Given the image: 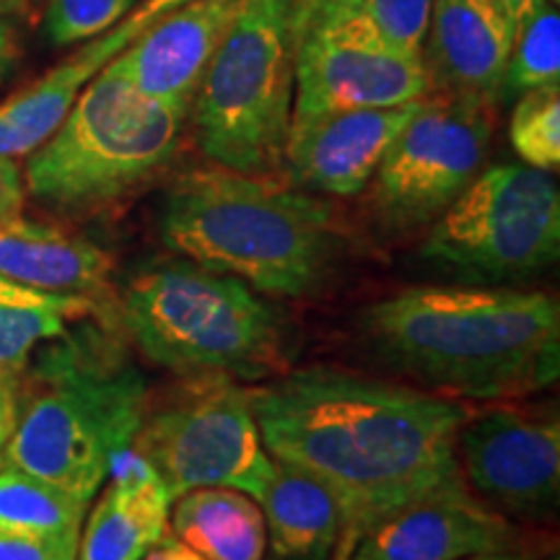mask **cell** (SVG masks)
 Wrapping results in <instances>:
<instances>
[{
  "instance_id": "obj_1",
  "label": "cell",
  "mask_w": 560,
  "mask_h": 560,
  "mask_svg": "<svg viewBox=\"0 0 560 560\" xmlns=\"http://www.w3.org/2000/svg\"><path fill=\"white\" fill-rule=\"evenodd\" d=\"M249 402L270 457L338 501L335 552L392 511L462 478L457 431L470 408L454 397L317 366L249 389Z\"/></svg>"
},
{
  "instance_id": "obj_2",
  "label": "cell",
  "mask_w": 560,
  "mask_h": 560,
  "mask_svg": "<svg viewBox=\"0 0 560 560\" xmlns=\"http://www.w3.org/2000/svg\"><path fill=\"white\" fill-rule=\"evenodd\" d=\"M384 363L465 400H509L548 387L560 369L558 301L542 291L416 285L363 312Z\"/></svg>"
},
{
  "instance_id": "obj_3",
  "label": "cell",
  "mask_w": 560,
  "mask_h": 560,
  "mask_svg": "<svg viewBox=\"0 0 560 560\" xmlns=\"http://www.w3.org/2000/svg\"><path fill=\"white\" fill-rule=\"evenodd\" d=\"M83 322L34 350L13 380L16 429L3 465L91 501L112 457L136 439L151 389L122 340Z\"/></svg>"
},
{
  "instance_id": "obj_4",
  "label": "cell",
  "mask_w": 560,
  "mask_h": 560,
  "mask_svg": "<svg viewBox=\"0 0 560 560\" xmlns=\"http://www.w3.org/2000/svg\"><path fill=\"white\" fill-rule=\"evenodd\" d=\"M164 247L270 296H306L338 255L332 208L270 174L185 172L166 192Z\"/></svg>"
},
{
  "instance_id": "obj_5",
  "label": "cell",
  "mask_w": 560,
  "mask_h": 560,
  "mask_svg": "<svg viewBox=\"0 0 560 560\" xmlns=\"http://www.w3.org/2000/svg\"><path fill=\"white\" fill-rule=\"evenodd\" d=\"M122 325L159 366L179 376L265 380L283 369V327L242 280L190 260L153 262L122 293Z\"/></svg>"
},
{
  "instance_id": "obj_6",
  "label": "cell",
  "mask_w": 560,
  "mask_h": 560,
  "mask_svg": "<svg viewBox=\"0 0 560 560\" xmlns=\"http://www.w3.org/2000/svg\"><path fill=\"white\" fill-rule=\"evenodd\" d=\"M190 107L149 100L109 62L30 153L24 185L42 206L86 213L151 182L179 149Z\"/></svg>"
},
{
  "instance_id": "obj_7",
  "label": "cell",
  "mask_w": 560,
  "mask_h": 560,
  "mask_svg": "<svg viewBox=\"0 0 560 560\" xmlns=\"http://www.w3.org/2000/svg\"><path fill=\"white\" fill-rule=\"evenodd\" d=\"M296 0H244L192 100L200 151L215 166L272 174L293 112Z\"/></svg>"
},
{
  "instance_id": "obj_8",
  "label": "cell",
  "mask_w": 560,
  "mask_h": 560,
  "mask_svg": "<svg viewBox=\"0 0 560 560\" xmlns=\"http://www.w3.org/2000/svg\"><path fill=\"white\" fill-rule=\"evenodd\" d=\"M132 446L174 499L192 488H236L260 501L276 462L265 450L249 392L231 376H182L151 397Z\"/></svg>"
},
{
  "instance_id": "obj_9",
  "label": "cell",
  "mask_w": 560,
  "mask_h": 560,
  "mask_svg": "<svg viewBox=\"0 0 560 560\" xmlns=\"http://www.w3.org/2000/svg\"><path fill=\"white\" fill-rule=\"evenodd\" d=\"M558 252V182L527 164H495L433 221L420 255L475 278H520L548 268Z\"/></svg>"
},
{
  "instance_id": "obj_10",
  "label": "cell",
  "mask_w": 560,
  "mask_h": 560,
  "mask_svg": "<svg viewBox=\"0 0 560 560\" xmlns=\"http://www.w3.org/2000/svg\"><path fill=\"white\" fill-rule=\"evenodd\" d=\"M433 94L423 58L392 50L348 0H296L291 120L400 107Z\"/></svg>"
},
{
  "instance_id": "obj_11",
  "label": "cell",
  "mask_w": 560,
  "mask_h": 560,
  "mask_svg": "<svg viewBox=\"0 0 560 560\" xmlns=\"http://www.w3.org/2000/svg\"><path fill=\"white\" fill-rule=\"evenodd\" d=\"M490 136V104L441 91L425 96L371 179L384 226L410 231L436 221L480 174Z\"/></svg>"
},
{
  "instance_id": "obj_12",
  "label": "cell",
  "mask_w": 560,
  "mask_h": 560,
  "mask_svg": "<svg viewBox=\"0 0 560 560\" xmlns=\"http://www.w3.org/2000/svg\"><path fill=\"white\" fill-rule=\"evenodd\" d=\"M459 472L488 506L516 516H548L560 495V420L556 410L495 405L472 412L457 431Z\"/></svg>"
},
{
  "instance_id": "obj_13",
  "label": "cell",
  "mask_w": 560,
  "mask_h": 560,
  "mask_svg": "<svg viewBox=\"0 0 560 560\" xmlns=\"http://www.w3.org/2000/svg\"><path fill=\"white\" fill-rule=\"evenodd\" d=\"M516 548L520 529L457 478L371 524L330 560H467Z\"/></svg>"
},
{
  "instance_id": "obj_14",
  "label": "cell",
  "mask_w": 560,
  "mask_h": 560,
  "mask_svg": "<svg viewBox=\"0 0 560 560\" xmlns=\"http://www.w3.org/2000/svg\"><path fill=\"white\" fill-rule=\"evenodd\" d=\"M420 102L400 107L338 109L291 120L283 151L291 182L304 190L338 198L359 195L374 179L392 140L410 122Z\"/></svg>"
},
{
  "instance_id": "obj_15",
  "label": "cell",
  "mask_w": 560,
  "mask_h": 560,
  "mask_svg": "<svg viewBox=\"0 0 560 560\" xmlns=\"http://www.w3.org/2000/svg\"><path fill=\"white\" fill-rule=\"evenodd\" d=\"M244 0H190L109 60L149 100L192 107L206 70Z\"/></svg>"
},
{
  "instance_id": "obj_16",
  "label": "cell",
  "mask_w": 560,
  "mask_h": 560,
  "mask_svg": "<svg viewBox=\"0 0 560 560\" xmlns=\"http://www.w3.org/2000/svg\"><path fill=\"white\" fill-rule=\"evenodd\" d=\"M514 26L501 0H431L423 62L433 91L501 102Z\"/></svg>"
},
{
  "instance_id": "obj_17",
  "label": "cell",
  "mask_w": 560,
  "mask_h": 560,
  "mask_svg": "<svg viewBox=\"0 0 560 560\" xmlns=\"http://www.w3.org/2000/svg\"><path fill=\"white\" fill-rule=\"evenodd\" d=\"M0 276L32 289L96 299L109 285L112 257L83 236L19 215L0 223Z\"/></svg>"
},
{
  "instance_id": "obj_18",
  "label": "cell",
  "mask_w": 560,
  "mask_h": 560,
  "mask_svg": "<svg viewBox=\"0 0 560 560\" xmlns=\"http://www.w3.org/2000/svg\"><path fill=\"white\" fill-rule=\"evenodd\" d=\"M117 55L109 34L89 39L58 68L0 104V156H30L60 128L81 89Z\"/></svg>"
},
{
  "instance_id": "obj_19",
  "label": "cell",
  "mask_w": 560,
  "mask_h": 560,
  "mask_svg": "<svg viewBox=\"0 0 560 560\" xmlns=\"http://www.w3.org/2000/svg\"><path fill=\"white\" fill-rule=\"evenodd\" d=\"M276 462L270 486L257 501L272 560H330L342 532V511L325 486L296 467Z\"/></svg>"
},
{
  "instance_id": "obj_20",
  "label": "cell",
  "mask_w": 560,
  "mask_h": 560,
  "mask_svg": "<svg viewBox=\"0 0 560 560\" xmlns=\"http://www.w3.org/2000/svg\"><path fill=\"white\" fill-rule=\"evenodd\" d=\"M170 529L206 560H262L268 550L260 503L236 488L208 486L177 495Z\"/></svg>"
},
{
  "instance_id": "obj_21",
  "label": "cell",
  "mask_w": 560,
  "mask_h": 560,
  "mask_svg": "<svg viewBox=\"0 0 560 560\" xmlns=\"http://www.w3.org/2000/svg\"><path fill=\"white\" fill-rule=\"evenodd\" d=\"M174 501L166 482L149 488L109 482L81 532L75 560H143L170 535Z\"/></svg>"
},
{
  "instance_id": "obj_22",
  "label": "cell",
  "mask_w": 560,
  "mask_h": 560,
  "mask_svg": "<svg viewBox=\"0 0 560 560\" xmlns=\"http://www.w3.org/2000/svg\"><path fill=\"white\" fill-rule=\"evenodd\" d=\"M100 314L96 299L32 289L0 276V380L13 382L34 350Z\"/></svg>"
},
{
  "instance_id": "obj_23",
  "label": "cell",
  "mask_w": 560,
  "mask_h": 560,
  "mask_svg": "<svg viewBox=\"0 0 560 560\" xmlns=\"http://www.w3.org/2000/svg\"><path fill=\"white\" fill-rule=\"evenodd\" d=\"M86 499L19 470L0 465V529L26 535H81Z\"/></svg>"
},
{
  "instance_id": "obj_24",
  "label": "cell",
  "mask_w": 560,
  "mask_h": 560,
  "mask_svg": "<svg viewBox=\"0 0 560 560\" xmlns=\"http://www.w3.org/2000/svg\"><path fill=\"white\" fill-rule=\"evenodd\" d=\"M560 81V16L550 0L524 21L511 45L506 73L501 83V102L524 91Z\"/></svg>"
},
{
  "instance_id": "obj_25",
  "label": "cell",
  "mask_w": 560,
  "mask_h": 560,
  "mask_svg": "<svg viewBox=\"0 0 560 560\" xmlns=\"http://www.w3.org/2000/svg\"><path fill=\"white\" fill-rule=\"evenodd\" d=\"M509 138L527 166L552 172L560 164V83L520 94L511 112Z\"/></svg>"
},
{
  "instance_id": "obj_26",
  "label": "cell",
  "mask_w": 560,
  "mask_h": 560,
  "mask_svg": "<svg viewBox=\"0 0 560 560\" xmlns=\"http://www.w3.org/2000/svg\"><path fill=\"white\" fill-rule=\"evenodd\" d=\"M371 32L392 50L423 58L431 0H348Z\"/></svg>"
},
{
  "instance_id": "obj_27",
  "label": "cell",
  "mask_w": 560,
  "mask_h": 560,
  "mask_svg": "<svg viewBox=\"0 0 560 560\" xmlns=\"http://www.w3.org/2000/svg\"><path fill=\"white\" fill-rule=\"evenodd\" d=\"M136 9V0H47L45 34L55 47L102 37Z\"/></svg>"
},
{
  "instance_id": "obj_28",
  "label": "cell",
  "mask_w": 560,
  "mask_h": 560,
  "mask_svg": "<svg viewBox=\"0 0 560 560\" xmlns=\"http://www.w3.org/2000/svg\"><path fill=\"white\" fill-rule=\"evenodd\" d=\"M81 535H26L0 529V560H75Z\"/></svg>"
},
{
  "instance_id": "obj_29",
  "label": "cell",
  "mask_w": 560,
  "mask_h": 560,
  "mask_svg": "<svg viewBox=\"0 0 560 560\" xmlns=\"http://www.w3.org/2000/svg\"><path fill=\"white\" fill-rule=\"evenodd\" d=\"M185 3H190V0H143L138 9H132L128 16L120 21V24H115L107 32L112 45L117 47V52L125 50V47H128L130 42L138 37V34H143L151 24H156L161 16L177 11L179 5H185Z\"/></svg>"
},
{
  "instance_id": "obj_30",
  "label": "cell",
  "mask_w": 560,
  "mask_h": 560,
  "mask_svg": "<svg viewBox=\"0 0 560 560\" xmlns=\"http://www.w3.org/2000/svg\"><path fill=\"white\" fill-rule=\"evenodd\" d=\"M26 185L16 159L0 156V223L19 219L24 213Z\"/></svg>"
},
{
  "instance_id": "obj_31",
  "label": "cell",
  "mask_w": 560,
  "mask_h": 560,
  "mask_svg": "<svg viewBox=\"0 0 560 560\" xmlns=\"http://www.w3.org/2000/svg\"><path fill=\"white\" fill-rule=\"evenodd\" d=\"M16 429V384L0 380V465Z\"/></svg>"
},
{
  "instance_id": "obj_32",
  "label": "cell",
  "mask_w": 560,
  "mask_h": 560,
  "mask_svg": "<svg viewBox=\"0 0 560 560\" xmlns=\"http://www.w3.org/2000/svg\"><path fill=\"white\" fill-rule=\"evenodd\" d=\"M143 560H206L198 556L192 548H187L185 542H179L174 535H166L156 548H153Z\"/></svg>"
},
{
  "instance_id": "obj_33",
  "label": "cell",
  "mask_w": 560,
  "mask_h": 560,
  "mask_svg": "<svg viewBox=\"0 0 560 560\" xmlns=\"http://www.w3.org/2000/svg\"><path fill=\"white\" fill-rule=\"evenodd\" d=\"M16 58H19L16 39H13L11 26L5 24L3 16H0V81H3L5 75L16 68Z\"/></svg>"
},
{
  "instance_id": "obj_34",
  "label": "cell",
  "mask_w": 560,
  "mask_h": 560,
  "mask_svg": "<svg viewBox=\"0 0 560 560\" xmlns=\"http://www.w3.org/2000/svg\"><path fill=\"white\" fill-rule=\"evenodd\" d=\"M501 3L509 13V21H511V26H514V37H516V32L522 30L524 21H527L537 9H540L545 0H501Z\"/></svg>"
},
{
  "instance_id": "obj_35",
  "label": "cell",
  "mask_w": 560,
  "mask_h": 560,
  "mask_svg": "<svg viewBox=\"0 0 560 560\" xmlns=\"http://www.w3.org/2000/svg\"><path fill=\"white\" fill-rule=\"evenodd\" d=\"M34 0H0V16L9 19H26L32 13Z\"/></svg>"
},
{
  "instance_id": "obj_36",
  "label": "cell",
  "mask_w": 560,
  "mask_h": 560,
  "mask_svg": "<svg viewBox=\"0 0 560 560\" xmlns=\"http://www.w3.org/2000/svg\"><path fill=\"white\" fill-rule=\"evenodd\" d=\"M467 560H535V556H532L527 548H516V550L490 552V556H478V558H467Z\"/></svg>"
},
{
  "instance_id": "obj_37",
  "label": "cell",
  "mask_w": 560,
  "mask_h": 560,
  "mask_svg": "<svg viewBox=\"0 0 560 560\" xmlns=\"http://www.w3.org/2000/svg\"><path fill=\"white\" fill-rule=\"evenodd\" d=\"M550 3H552V5H558V0H550Z\"/></svg>"
},
{
  "instance_id": "obj_38",
  "label": "cell",
  "mask_w": 560,
  "mask_h": 560,
  "mask_svg": "<svg viewBox=\"0 0 560 560\" xmlns=\"http://www.w3.org/2000/svg\"><path fill=\"white\" fill-rule=\"evenodd\" d=\"M550 560H558V556H552V558H550Z\"/></svg>"
}]
</instances>
